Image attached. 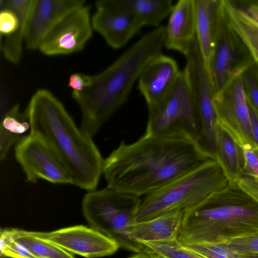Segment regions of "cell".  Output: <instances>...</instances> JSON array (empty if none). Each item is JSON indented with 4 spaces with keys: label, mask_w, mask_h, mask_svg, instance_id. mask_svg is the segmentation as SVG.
Instances as JSON below:
<instances>
[{
    "label": "cell",
    "mask_w": 258,
    "mask_h": 258,
    "mask_svg": "<svg viewBox=\"0 0 258 258\" xmlns=\"http://www.w3.org/2000/svg\"><path fill=\"white\" fill-rule=\"evenodd\" d=\"M165 27L146 33L113 63L101 73L90 76L88 86L73 91L72 98L82 113L81 128L92 138L102 125L127 100L132 88L148 63L162 53Z\"/></svg>",
    "instance_id": "obj_2"
},
{
    "label": "cell",
    "mask_w": 258,
    "mask_h": 258,
    "mask_svg": "<svg viewBox=\"0 0 258 258\" xmlns=\"http://www.w3.org/2000/svg\"><path fill=\"white\" fill-rule=\"evenodd\" d=\"M141 201L139 196L107 186L88 191L82 211L89 227L114 239L119 247L139 253L144 246L131 238L130 231Z\"/></svg>",
    "instance_id": "obj_6"
},
{
    "label": "cell",
    "mask_w": 258,
    "mask_h": 258,
    "mask_svg": "<svg viewBox=\"0 0 258 258\" xmlns=\"http://www.w3.org/2000/svg\"><path fill=\"white\" fill-rule=\"evenodd\" d=\"M165 47L187 56L197 41L194 0H179L169 15Z\"/></svg>",
    "instance_id": "obj_17"
},
{
    "label": "cell",
    "mask_w": 258,
    "mask_h": 258,
    "mask_svg": "<svg viewBox=\"0 0 258 258\" xmlns=\"http://www.w3.org/2000/svg\"><path fill=\"white\" fill-rule=\"evenodd\" d=\"M225 19L258 63V22L229 1H220Z\"/></svg>",
    "instance_id": "obj_22"
},
{
    "label": "cell",
    "mask_w": 258,
    "mask_h": 258,
    "mask_svg": "<svg viewBox=\"0 0 258 258\" xmlns=\"http://www.w3.org/2000/svg\"><path fill=\"white\" fill-rule=\"evenodd\" d=\"M84 0H34L25 43L28 49H38L50 30L64 17L84 6Z\"/></svg>",
    "instance_id": "obj_14"
},
{
    "label": "cell",
    "mask_w": 258,
    "mask_h": 258,
    "mask_svg": "<svg viewBox=\"0 0 258 258\" xmlns=\"http://www.w3.org/2000/svg\"><path fill=\"white\" fill-rule=\"evenodd\" d=\"M30 133L41 138L63 163L75 185L95 190L102 174L104 159L92 138L79 128L62 103L51 92L40 89L26 109Z\"/></svg>",
    "instance_id": "obj_3"
},
{
    "label": "cell",
    "mask_w": 258,
    "mask_h": 258,
    "mask_svg": "<svg viewBox=\"0 0 258 258\" xmlns=\"http://www.w3.org/2000/svg\"><path fill=\"white\" fill-rule=\"evenodd\" d=\"M127 258H149L148 254L144 250L139 253H135L134 254Z\"/></svg>",
    "instance_id": "obj_38"
},
{
    "label": "cell",
    "mask_w": 258,
    "mask_h": 258,
    "mask_svg": "<svg viewBox=\"0 0 258 258\" xmlns=\"http://www.w3.org/2000/svg\"><path fill=\"white\" fill-rule=\"evenodd\" d=\"M236 35L228 24L219 2L215 46L207 71L214 93L220 95L232 80L242 74L250 62L240 60Z\"/></svg>",
    "instance_id": "obj_11"
},
{
    "label": "cell",
    "mask_w": 258,
    "mask_h": 258,
    "mask_svg": "<svg viewBox=\"0 0 258 258\" xmlns=\"http://www.w3.org/2000/svg\"><path fill=\"white\" fill-rule=\"evenodd\" d=\"M243 166L242 175L258 179V149H242Z\"/></svg>",
    "instance_id": "obj_30"
},
{
    "label": "cell",
    "mask_w": 258,
    "mask_h": 258,
    "mask_svg": "<svg viewBox=\"0 0 258 258\" xmlns=\"http://www.w3.org/2000/svg\"><path fill=\"white\" fill-rule=\"evenodd\" d=\"M184 213L182 210L173 211L147 220L134 222L130 227V236L137 242L177 239Z\"/></svg>",
    "instance_id": "obj_19"
},
{
    "label": "cell",
    "mask_w": 258,
    "mask_h": 258,
    "mask_svg": "<svg viewBox=\"0 0 258 258\" xmlns=\"http://www.w3.org/2000/svg\"><path fill=\"white\" fill-rule=\"evenodd\" d=\"M182 244L206 258H238L226 243L201 242Z\"/></svg>",
    "instance_id": "obj_29"
},
{
    "label": "cell",
    "mask_w": 258,
    "mask_h": 258,
    "mask_svg": "<svg viewBox=\"0 0 258 258\" xmlns=\"http://www.w3.org/2000/svg\"><path fill=\"white\" fill-rule=\"evenodd\" d=\"M236 183L245 193L258 202V179L242 175Z\"/></svg>",
    "instance_id": "obj_33"
},
{
    "label": "cell",
    "mask_w": 258,
    "mask_h": 258,
    "mask_svg": "<svg viewBox=\"0 0 258 258\" xmlns=\"http://www.w3.org/2000/svg\"><path fill=\"white\" fill-rule=\"evenodd\" d=\"M143 250L148 254L149 258H169L164 255L155 252L145 246H144Z\"/></svg>",
    "instance_id": "obj_37"
},
{
    "label": "cell",
    "mask_w": 258,
    "mask_h": 258,
    "mask_svg": "<svg viewBox=\"0 0 258 258\" xmlns=\"http://www.w3.org/2000/svg\"><path fill=\"white\" fill-rule=\"evenodd\" d=\"M0 258H14V257L6 256V255H0Z\"/></svg>",
    "instance_id": "obj_40"
},
{
    "label": "cell",
    "mask_w": 258,
    "mask_h": 258,
    "mask_svg": "<svg viewBox=\"0 0 258 258\" xmlns=\"http://www.w3.org/2000/svg\"><path fill=\"white\" fill-rule=\"evenodd\" d=\"M15 239L38 258H75L71 253L45 240L27 234L26 230L13 228Z\"/></svg>",
    "instance_id": "obj_25"
},
{
    "label": "cell",
    "mask_w": 258,
    "mask_h": 258,
    "mask_svg": "<svg viewBox=\"0 0 258 258\" xmlns=\"http://www.w3.org/2000/svg\"><path fill=\"white\" fill-rule=\"evenodd\" d=\"M230 181L218 162L211 158L141 200L136 222L191 209Z\"/></svg>",
    "instance_id": "obj_5"
},
{
    "label": "cell",
    "mask_w": 258,
    "mask_h": 258,
    "mask_svg": "<svg viewBox=\"0 0 258 258\" xmlns=\"http://www.w3.org/2000/svg\"><path fill=\"white\" fill-rule=\"evenodd\" d=\"M96 9L122 11L137 17L144 26L157 27L169 16L174 4L172 0H100Z\"/></svg>",
    "instance_id": "obj_18"
},
{
    "label": "cell",
    "mask_w": 258,
    "mask_h": 258,
    "mask_svg": "<svg viewBox=\"0 0 258 258\" xmlns=\"http://www.w3.org/2000/svg\"><path fill=\"white\" fill-rule=\"evenodd\" d=\"M215 158L230 182H236L242 176L243 166L242 149L220 126L218 128Z\"/></svg>",
    "instance_id": "obj_23"
},
{
    "label": "cell",
    "mask_w": 258,
    "mask_h": 258,
    "mask_svg": "<svg viewBox=\"0 0 258 258\" xmlns=\"http://www.w3.org/2000/svg\"><path fill=\"white\" fill-rule=\"evenodd\" d=\"M15 156L27 181L43 179L53 184H75L70 172L52 149L41 138L30 133L16 144Z\"/></svg>",
    "instance_id": "obj_9"
},
{
    "label": "cell",
    "mask_w": 258,
    "mask_h": 258,
    "mask_svg": "<svg viewBox=\"0 0 258 258\" xmlns=\"http://www.w3.org/2000/svg\"><path fill=\"white\" fill-rule=\"evenodd\" d=\"M19 19L17 15L13 11L3 9L0 13V32L1 35H9L18 28Z\"/></svg>",
    "instance_id": "obj_32"
},
{
    "label": "cell",
    "mask_w": 258,
    "mask_h": 258,
    "mask_svg": "<svg viewBox=\"0 0 258 258\" xmlns=\"http://www.w3.org/2000/svg\"><path fill=\"white\" fill-rule=\"evenodd\" d=\"M211 158L189 139L144 134L132 144L121 141L104 159L102 174L107 186L140 197Z\"/></svg>",
    "instance_id": "obj_1"
},
{
    "label": "cell",
    "mask_w": 258,
    "mask_h": 258,
    "mask_svg": "<svg viewBox=\"0 0 258 258\" xmlns=\"http://www.w3.org/2000/svg\"><path fill=\"white\" fill-rule=\"evenodd\" d=\"M219 2L194 0L197 40L207 70L215 46Z\"/></svg>",
    "instance_id": "obj_20"
},
{
    "label": "cell",
    "mask_w": 258,
    "mask_h": 258,
    "mask_svg": "<svg viewBox=\"0 0 258 258\" xmlns=\"http://www.w3.org/2000/svg\"><path fill=\"white\" fill-rule=\"evenodd\" d=\"M30 235L49 241L72 253L85 258L109 256L119 248L113 239L83 225L48 232L26 231Z\"/></svg>",
    "instance_id": "obj_12"
},
{
    "label": "cell",
    "mask_w": 258,
    "mask_h": 258,
    "mask_svg": "<svg viewBox=\"0 0 258 258\" xmlns=\"http://www.w3.org/2000/svg\"><path fill=\"white\" fill-rule=\"evenodd\" d=\"M0 255L14 258H38L15 239L13 228L0 230Z\"/></svg>",
    "instance_id": "obj_27"
},
{
    "label": "cell",
    "mask_w": 258,
    "mask_h": 258,
    "mask_svg": "<svg viewBox=\"0 0 258 258\" xmlns=\"http://www.w3.org/2000/svg\"><path fill=\"white\" fill-rule=\"evenodd\" d=\"M90 75L82 73L72 74L69 78L68 86L74 91H82L89 84Z\"/></svg>",
    "instance_id": "obj_34"
},
{
    "label": "cell",
    "mask_w": 258,
    "mask_h": 258,
    "mask_svg": "<svg viewBox=\"0 0 258 258\" xmlns=\"http://www.w3.org/2000/svg\"><path fill=\"white\" fill-rule=\"evenodd\" d=\"M258 231V202L230 182L184 211L182 243H227Z\"/></svg>",
    "instance_id": "obj_4"
},
{
    "label": "cell",
    "mask_w": 258,
    "mask_h": 258,
    "mask_svg": "<svg viewBox=\"0 0 258 258\" xmlns=\"http://www.w3.org/2000/svg\"><path fill=\"white\" fill-rule=\"evenodd\" d=\"M93 29L104 38L107 44L119 49L144 26L135 16L127 12L97 9L91 18Z\"/></svg>",
    "instance_id": "obj_16"
},
{
    "label": "cell",
    "mask_w": 258,
    "mask_h": 258,
    "mask_svg": "<svg viewBox=\"0 0 258 258\" xmlns=\"http://www.w3.org/2000/svg\"><path fill=\"white\" fill-rule=\"evenodd\" d=\"M252 135L255 144L258 148V115L247 103Z\"/></svg>",
    "instance_id": "obj_35"
},
{
    "label": "cell",
    "mask_w": 258,
    "mask_h": 258,
    "mask_svg": "<svg viewBox=\"0 0 258 258\" xmlns=\"http://www.w3.org/2000/svg\"><path fill=\"white\" fill-rule=\"evenodd\" d=\"M90 9V6L85 5L67 15L48 33L38 49L46 55L82 50L92 36Z\"/></svg>",
    "instance_id": "obj_13"
},
{
    "label": "cell",
    "mask_w": 258,
    "mask_h": 258,
    "mask_svg": "<svg viewBox=\"0 0 258 258\" xmlns=\"http://www.w3.org/2000/svg\"><path fill=\"white\" fill-rule=\"evenodd\" d=\"M246 12L258 22V3L250 5Z\"/></svg>",
    "instance_id": "obj_36"
},
{
    "label": "cell",
    "mask_w": 258,
    "mask_h": 258,
    "mask_svg": "<svg viewBox=\"0 0 258 258\" xmlns=\"http://www.w3.org/2000/svg\"><path fill=\"white\" fill-rule=\"evenodd\" d=\"M225 243L238 258H258V231Z\"/></svg>",
    "instance_id": "obj_28"
},
{
    "label": "cell",
    "mask_w": 258,
    "mask_h": 258,
    "mask_svg": "<svg viewBox=\"0 0 258 258\" xmlns=\"http://www.w3.org/2000/svg\"><path fill=\"white\" fill-rule=\"evenodd\" d=\"M255 76H256V79L257 80V81L258 82V63L257 66L256 67V68L255 69Z\"/></svg>",
    "instance_id": "obj_39"
},
{
    "label": "cell",
    "mask_w": 258,
    "mask_h": 258,
    "mask_svg": "<svg viewBox=\"0 0 258 258\" xmlns=\"http://www.w3.org/2000/svg\"><path fill=\"white\" fill-rule=\"evenodd\" d=\"M180 71L176 61L162 53L148 63L138 80V88L147 106L157 105L166 97Z\"/></svg>",
    "instance_id": "obj_15"
},
{
    "label": "cell",
    "mask_w": 258,
    "mask_h": 258,
    "mask_svg": "<svg viewBox=\"0 0 258 258\" xmlns=\"http://www.w3.org/2000/svg\"><path fill=\"white\" fill-rule=\"evenodd\" d=\"M243 79L247 103L258 115V82L246 71L243 73Z\"/></svg>",
    "instance_id": "obj_31"
},
{
    "label": "cell",
    "mask_w": 258,
    "mask_h": 258,
    "mask_svg": "<svg viewBox=\"0 0 258 258\" xmlns=\"http://www.w3.org/2000/svg\"><path fill=\"white\" fill-rule=\"evenodd\" d=\"M147 107L145 135L185 138L196 143L201 132V122L184 69L180 71L166 97L159 104Z\"/></svg>",
    "instance_id": "obj_7"
},
{
    "label": "cell",
    "mask_w": 258,
    "mask_h": 258,
    "mask_svg": "<svg viewBox=\"0 0 258 258\" xmlns=\"http://www.w3.org/2000/svg\"><path fill=\"white\" fill-rule=\"evenodd\" d=\"M138 243L169 258H206L185 246L178 239L157 242L139 241Z\"/></svg>",
    "instance_id": "obj_26"
},
{
    "label": "cell",
    "mask_w": 258,
    "mask_h": 258,
    "mask_svg": "<svg viewBox=\"0 0 258 258\" xmlns=\"http://www.w3.org/2000/svg\"><path fill=\"white\" fill-rule=\"evenodd\" d=\"M30 128L26 111L21 112L18 104L1 117L0 158L4 160L12 146L16 144Z\"/></svg>",
    "instance_id": "obj_24"
},
{
    "label": "cell",
    "mask_w": 258,
    "mask_h": 258,
    "mask_svg": "<svg viewBox=\"0 0 258 258\" xmlns=\"http://www.w3.org/2000/svg\"><path fill=\"white\" fill-rule=\"evenodd\" d=\"M34 0H1V9L14 12L19 19L18 29L12 34L4 36L1 49L5 58L9 62L16 64L21 58L22 42L25 40L29 18Z\"/></svg>",
    "instance_id": "obj_21"
},
{
    "label": "cell",
    "mask_w": 258,
    "mask_h": 258,
    "mask_svg": "<svg viewBox=\"0 0 258 258\" xmlns=\"http://www.w3.org/2000/svg\"><path fill=\"white\" fill-rule=\"evenodd\" d=\"M185 58L184 69L201 122V132L196 144L204 153L216 159L219 125L214 93L197 41Z\"/></svg>",
    "instance_id": "obj_8"
},
{
    "label": "cell",
    "mask_w": 258,
    "mask_h": 258,
    "mask_svg": "<svg viewBox=\"0 0 258 258\" xmlns=\"http://www.w3.org/2000/svg\"><path fill=\"white\" fill-rule=\"evenodd\" d=\"M219 126L241 149H258L254 142L243 79V74L234 78L222 93L214 97Z\"/></svg>",
    "instance_id": "obj_10"
}]
</instances>
